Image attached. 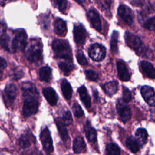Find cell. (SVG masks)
Instances as JSON below:
<instances>
[{"label": "cell", "mask_w": 155, "mask_h": 155, "mask_svg": "<svg viewBox=\"0 0 155 155\" xmlns=\"http://www.w3.org/2000/svg\"><path fill=\"white\" fill-rule=\"evenodd\" d=\"M27 59L31 62L39 61L42 58V47L41 42L37 39H31L24 48Z\"/></svg>", "instance_id": "1"}, {"label": "cell", "mask_w": 155, "mask_h": 155, "mask_svg": "<svg viewBox=\"0 0 155 155\" xmlns=\"http://www.w3.org/2000/svg\"><path fill=\"white\" fill-rule=\"evenodd\" d=\"M125 39L127 44L132 49L138 51L139 54L147 58H149L148 56H150L151 58H153L152 51L151 50H148L146 47H143L141 40L137 36L127 31L125 35Z\"/></svg>", "instance_id": "2"}, {"label": "cell", "mask_w": 155, "mask_h": 155, "mask_svg": "<svg viewBox=\"0 0 155 155\" xmlns=\"http://www.w3.org/2000/svg\"><path fill=\"white\" fill-rule=\"evenodd\" d=\"M52 48L54 54L59 58H62L71 61L72 60L71 50L67 41L57 39L53 41Z\"/></svg>", "instance_id": "3"}, {"label": "cell", "mask_w": 155, "mask_h": 155, "mask_svg": "<svg viewBox=\"0 0 155 155\" xmlns=\"http://www.w3.org/2000/svg\"><path fill=\"white\" fill-rule=\"evenodd\" d=\"M27 36L24 30H18L15 33L14 38L12 41L13 52L24 49L27 44Z\"/></svg>", "instance_id": "4"}, {"label": "cell", "mask_w": 155, "mask_h": 155, "mask_svg": "<svg viewBox=\"0 0 155 155\" xmlns=\"http://www.w3.org/2000/svg\"><path fill=\"white\" fill-rule=\"evenodd\" d=\"M39 103L37 97H25L24 102L22 113L25 117H29L35 114L38 110Z\"/></svg>", "instance_id": "5"}, {"label": "cell", "mask_w": 155, "mask_h": 155, "mask_svg": "<svg viewBox=\"0 0 155 155\" xmlns=\"http://www.w3.org/2000/svg\"><path fill=\"white\" fill-rule=\"evenodd\" d=\"M40 139L45 151L50 154L54 150L53 141L50 135V133L47 127H45L41 132Z\"/></svg>", "instance_id": "6"}, {"label": "cell", "mask_w": 155, "mask_h": 155, "mask_svg": "<svg viewBox=\"0 0 155 155\" xmlns=\"http://www.w3.org/2000/svg\"><path fill=\"white\" fill-rule=\"evenodd\" d=\"M90 57L95 61H101L105 56L106 50L105 47L99 44L91 45L88 50Z\"/></svg>", "instance_id": "7"}, {"label": "cell", "mask_w": 155, "mask_h": 155, "mask_svg": "<svg viewBox=\"0 0 155 155\" xmlns=\"http://www.w3.org/2000/svg\"><path fill=\"white\" fill-rule=\"evenodd\" d=\"M116 108L120 120L126 122L128 121L131 117V111L130 108L122 101H119L116 105Z\"/></svg>", "instance_id": "8"}, {"label": "cell", "mask_w": 155, "mask_h": 155, "mask_svg": "<svg viewBox=\"0 0 155 155\" xmlns=\"http://www.w3.org/2000/svg\"><path fill=\"white\" fill-rule=\"evenodd\" d=\"M118 14L123 21L127 25H131L134 21L132 10L125 5H121L118 8Z\"/></svg>", "instance_id": "9"}, {"label": "cell", "mask_w": 155, "mask_h": 155, "mask_svg": "<svg viewBox=\"0 0 155 155\" xmlns=\"http://www.w3.org/2000/svg\"><path fill=\"white\" fill-rule=\"evenodd\" d=\"M73 36L74 41L77 44H83L85 42L87 36L85 29L82 25H75L73 29Z\"/></svg>", "instance_id": "10"}, {"label": "cell", "mask_w": 155, "mask_h": 155, "mask_svg": "<svg viewBox=\"0 0 155 155\" xmlns=\"http://www.w3.org/2000/svg\"><path fill=\"white\" fill-rule=\"evenodd\" d=\"M140 92L147 103L151 106H154L155 97L154 88L149 86H143L141 88Z\"/></svg>", "instance_id": "11"}, {"label": "cell", "mask_w": 155, "mask_h": 155, "mask_svg": "<svg viewBox=\"0 0 155 155\" xmlns=\"http://www.w3.org/2000/svg\"><path fill=\"white\" fill-rule=\"evenodd\" d=\"M22 91L23 96L24 98L25 97H38L39 93L35 87V85L31 82H27L22 84Z\"/></svg>", "instance_id": "12"}, {"label": "cell", "mask_w": 155, "mask_h": 155, "mask_svg": "<svg viewBox=\"0 0 155 155\" xmlns=\"http://www.w3.org/2000/svg\"><path fill=\"white\" fill-rule=\"evenodd\" d=\"M118 76L122 81H128L130 79V74L125 62L121 60L117 62Z\"/></svg>", "instance_id": "13"}, {"label": "cell", "mask_w": 155, "mask_h": 155, "mask_svg": "<svg viewBox=\"0 0 155 155\" xmlns=\"http://www.w3.org/2000/svg\"><path fill=\"white\" fill-rule=\"evenodd\" d=\"M87 16L93 27L98 31H101V22L97 12L94 9H91L88 11L87 13Z\"/></svg>", "instance_id": "14"}, {"label": "cell", "mask_w": 155, "mask_h": 155, "mask_svg": "<svg viewBox=\"0 0 155 155\" xmlns=\"http://www.w3.org/2000/svg\"><path fill=\"white\" fill-rule=\"evenodd\" d=\"M55 122L59 131V134L62 141H64V142L65 143L69 141L70 139H69L68 134L67 132V130L62 120V118H60V117L56 118L55 119Z\"/></svg>", "instance_id": "15"}, {"label": "cell", "mask_w": 155, "mask_h": 155, "mask_svg": "<svg viewBox=\"0 0 155 155\" xmlns=\"http://www.w3.org/2000/svg\"><path fill=\"white\" fill-rule=\"evenodd\" d=\"M42 93L50 105L54 106L56 104L58 101V96L54 89L50 87L45 88L43 89Z\"/></svg>", "instance_id": "16"}, {"label": "cell", "mask_w": 155, "mask_h": 155, "mask_svg": "<svg viewBox=\"0 0 155 155\" xmlns=\"http://www.w3.org/2000/svg\"><path fill=\"white\" fill-rule=\"evenodd\" d=\"M140 67L143 73L147 77L151 79H154L155 70L152 64L147 61H142L140 62Z\"/></svg>", "instance_id": "17"}, {"label": "cell", "mask_w": 155, "mask_h": 155, "mask_svg": "<svg viewBox=\"0 0 155 155\" xmlns=\"http://www.w3.org/2000/svg\"><path fill=\"white\" fill-rule=\"evenodd\" d=\"M85 149L86 145L83 137L80 136H77L74 139L73 144V150L74 153L76 154H80L85 152Z\"/></svg>", "instance_id": "18"}, {"label": "cell", "mask_w": 155, "mask_h": 155, "mask_svg": "<svg viewBox=\"0 0 155 155\" xmlns=\"http://www.w3.org/2000/svg\"><path fill=\"white\" fill-rule=\"evenodd\" d=\"M84 130L88 140L91 143H94L96 141L97 133L95 129L91 126L88 120H87L86 124L84 127Z\"/></svg>", "instance_id": "19"}, {"label": "cell", "mask_w": 155, "mask_h": 155, "mask_svg": "<svg viewBox=\"0 0 155 155\" xmlns=\"http://www.w3.org/2000/svg\"><path fill=\"white\" fill-rule=\"evenodd\" d=\"M54 31L56 33L61 36H64L67 33L66 24L61 18H57L54 22Z\"/></svg>", "instance_id": "20"}, {"label": "cell", "mask_w": 155, "mask_h": 155, "mask_svg": "<svg viewBox=\"0 0 155 155\" xmlns=\"http://www.w3.org/2000/svg\"><path fill=\"white\" fill-rule=\"evenodd\" d=\"M102 88L105 93L109 96H112L118 90V82L116 81L107 82L102 86Z\"/></svg>", "instance_id": "21"}, {"label": "cell", "mask_w": 155, "mask_h": 155, "mask_svg": "<svg viewBox=\"0 0 155 155\" xmlns=\"http://www.w3.org/2000/svg\"><path fill=\"white\" fill-rule=\"evenodd\" d=\"M78 93L81 101L86 108H89L91 105V100L86 88L84 86H81L78 88Z\"/></svg>", "instance_id": "22"}, {"label": "cell", "mask_w": 155, "mask_h": 155, "mask_svg": "<svg viewBox=\"0 0 155 155\" xmlns=\"http://www.w3.org/2000/svg\"><path fill=\"white\" fill-rule=\"evenodd\" d=\"M135 136L136 139L139 145L142 146L147 143L148 139V133L145 129L142 128H138L135 133Z\"/></svg>", "instance_id": "23"}, {"label": "cell", "mask_w": 155, "mask_h": 155, "mask_svg": "<svg viewBox=\"0 0 155 155\" xmlns=\"http://www.w3.org/2000/svg\"><path fill=\"white\" fill-rule=\"evenodd\" d=\"M5 93L9 102H13L16 99L17 95V89L13 84H8L5 88Z\"/></svg>", "instance_id": "24"}, {"label": "cell", "mask_w": 155, "mask_h": 155, "mask_svg": "<svg viewBox=\"0 0 155 155\" xmlns=\"http://www.w3.org/2000/svg\"><path fill=\"white\" fill-rule=\"evenodd\" d=\"M61 90L64 97L66 99H70L72 96V88L70 83L66 79H62L61 84Z\"/></svg>", "instance_id": "25"}, {"label": "cell", "mask_w": 155, "mask_h": 155, "mask_svg": "<svg viewBox=\"0 0 155 155\" xmlns=\"http://www.w3.org/2000/svg\"><path fill=\"white\" fill-rule=\"evenodd\" d=\"M0 43H1V46L4 49H5L7 51H8L9 52L13 53V48H12V41H11L9 36L7 34L4 33L1 36Z\"/></svg>", "instance_id": "26"}, {"label": "cell", "mask_w": 155, "mask_h": 155, "mask_svg": "<svg viewBox=\"0 0 155 155\" xmlns=\"http://www.w3.org/2000/svg\"><path fill=\"white\" fill-rule=\"evenodd\" d=\"M126 146L133 153H136L139 150V145L136 139L133 136H129L127 139Z\"/></svg>", "instance_id": "27"}, {"label": "cell", "mask_w": 155, "mask_h": 155, "mask_svg": "<svg viewBox=\"0 0 155 155\" xmlns=\"http://www.w3.org/2000/svg\"><path fill=\"white\" fill-rule=\"evenodd\" d=\"M51 70L49 67H43L39 70V79L42 81L49 82L51 79Z\"/></svg>", "instance_id": "28"}, {"label": "cell", "mask_w": 155, "mask_h": 155, "mask_svg": "<svg viewBox=\"0 0 155 155\" xmlns=\"http://www.w3.org/2000/svg\"><path fill=\"white\" fill-rule=\"evenodd\" d=\"M105 150L107 155H120L119 147L114 143H108Z\"/></svg>", "instance_id": "29"}, {"label": "cell", "mask_w": 155, "mask_h": 155, "mask_svg": "<svg viewBox=\"0 0 155 155\" xmlns=\"http://www.w3.org/2000/svg\"><path fill=\"white\" fill-rule=\"evenodd\" d=\"M19 146L22 148H26L31 144V139L30 136L28 133L22 134L19 140Z\"/></svg>", "instance_id": "30"}, {"label": "cell", "mask_w": 155, "mask_h": 155, "mask_svg": "<svg viewBox=\"0 0 155 155\" xmlns=\"http://www.w3.org/2000/svg\"><path fill=\"white\" fill-rule=\"evenodd\" d=\"M58 65H59V67L60 68V69L62 70V71L65 75H68L74 68V65L71 62V61L61 62L59 63Z\"/></svg>", "instance_id": "31"}, {"label": "cell", "mask_w": 155, "mask_h": 155, "mask_svg": "<svg viewBox=\"0 0 155 155\" xmlns=\"http://www.w3.org/2000/svg\"><path fill=\"white\" fill-rule=\"evenodd\" d=\"M118 38H119V33L117 31H114L111 35V42H110L111 50L114 53H116L118 50L117 48Z\"/></svg>", "instance_id": "32"}, {"label": "cell", "mask_w": 155, "mask_h": 155, "mask_svg": "<svg viewBox=\"0 0 155 155\" xmlns=\"http://www.w3.org/2000/svg\"><path fill=\"white\" fill-rule=\"evenodd\" d=\"M96 2L101 10H106L110 7L112 0H96Z\"/></svg>", "instance_id": "33"}, {"label": "cell", "mask_w": 155, "mask_h": 155, "mask_svg": "<svg viewBox=\"0 0 155 155\" xmlns=\"http://www.w3.org/2000/svg\"><path fill=\"white\" fill-rule=\"evenodd\" d=\"M85 74L87 78L92 81H97L99 79V74L92 70H87L85 71Z\"/></svg>", "instance_id": "34"}, {"label": "cell", "mask_w": 155, "mask_h": 155, "mask_svg": "<svg viewBox=\"0 0 155 155\" xmlns=\"http://www.w3.org/2000/svg\"><path fill=\"white\" fill-rule=\"evenodd\" d=\"M72 110H73L74 115L77 117H81L84 114L82 109L81 108V106L78 103H74L73 104Z\"/></svg>", "instance_id": "35"}, {"label": "cell", "mask_w": 155, "mask_h": 155, "mask_svg": "<svg viewBox=\"0 0 155 155\" xmlns=\"http://www.w3.org/2000/svg\"><path fill=\"white\" fill-rule=\"evenodd\" d=\"M62 120L65 124V125H69L73 122V119L71 116V114L69 111H65L62 115Z\"/></svg>", "instance_id": "36"}, {"label": "cell", "mask_w": 155, "mask_h": 155, "mask_svg": "<svg viewBox=\"0 0 155 155\" xmlns=\"http://www.w3.org/2000/svg\"><path fill=\"white\" fill-rule=\"evenodd\" d=\"M76 58H77V60L78 61L79 64L82 65H85L88 64L87 60L85 56H84V53L81 50H79L78 52L77 53Z\"/></svg>", "instance_id": "37"}, {"label": "cell", "mask_w": 155, "mask_h": 155, "mask_svg": "<svg viewBox=\"0 0 155 155\" xmlns=\"http://www.w3.org/2000/svg\"><path fill=\"white\" fill-rule=\"evenodd\" d=\"M54 2L61 12H64L67 7V0H54Z\"/></svg>", "instance_id": "38"}, {"label": "cell", "mask_w": 155, "mask_h": 155, "mask_svg": "<svg viewBox=\"0 0 155 155\" xmlns=\"http://www.w3.org/2000/svg\"><path fill=\"white\" fill-rule=\"evenodd\" d=\"M144 27L147 29L153 31L154 30V16H152L144 23Z\"/></svg>", "instance_id": "39"}, {"label": "cell", "mask_w": 155, "mask_h": 155, "mask_svg": "<svg viewBox=\"0 0 155 155\" xmlns=\"http://www.w3.org/2000/svg\"><path fill=\"white\" fill-rule=\"evenodd\" d=\"M131 99V91L127 88H123V101L126 103L128 102Z\"/></svg>", "instance_id": "40"}, {"label": "cell", "mask_w": 155, "mask_h": 155, "mask_svg": "<svg viewBox=\"0 0 155 155\" xmlns=\"http://www.w3.org/2000/svg\"><path fill=\"white\" fill-rule=\"evenodd\" d=\"M24 75V73L22 70L21 69H16L14 71V73L13 74V78L15 79H18L21 78Z\"/></svg>", "instance_id": "41"}, {"label": "cell", "mask_w": 155, "mask_h": 155, "mask_svg": "<svg viewBox=\"0 0 155 155\" xmlns=\"http://www.w3.org/2000/svg\"><path fill=\"white\" fill-rule=\"evenodd\" d=\"M7 67V62L5 60L2 58L0 57V70H3L5 68Z\"/></svg>", "instance_id": "42"}, {"label": "cell", "mask_w": 155, "mask_h": 155, "mask_svg": "<svg viewBox=\"0 0 155 155\" xmlns=\"http://www.w3.org/2000/svg\"><path fill=\"white\" fill-rule=\"evenodd\" d=\"M133 5L140 6L143 4V0H133L131 2Z\"/></svg>", "instance_id": "43"}, {"label": "cell", "mask_w": 155, "mask_h": 155, "mask_svg": "<svg viewBox=\"0 0 155 155\" xmlns=\"http://www.w3.org/2000/svg\"><path fill=\"white\" fill-rule=\"evenodd\" d=\"M93 95H94V99L96 101L98 99V95H97V91L96 90H94L93 91Z\"/></svg>", "instance_id": "44"}, {"label": "cell", "mask_w": 155, "mask_h": 155, "mask_svg": "<svg viewBox=\"0 0 155 155\" xmlns=\"http://www.w3.org/2000/svg\"><path fill=\"white\" fill-rule=\"evenodd\" d=\"M76 1H77V2H84L85 0H75Z\"/></svg>", "instance_id": "45"}, {"label": "cell", "mask_w": 155, "mask_h": 155, "mask_svg": "<svg viewBox=\"0 0 155 155\" xmlns=\"http://www.w3.org/2000/svg\"><path fill=\"white\" fill-rule=\"evenodd\" d=\"M2 73L0 70V80L2 79Z\"/></svg>", "instance_id": "46"}, {"label": "cell", "mask_w": 155, "mask_h": 155, "mask_svg": "<svg viewBox=\"0 0 155 155\" xmlns=\"http://www.w3.org/2000/svg\"><path fill=\"white\" fill-rule=\"evenodd\" d=\"M12 1H14V0H12Z\"/></svg>", "instance_id": "47"}]
</instances>
